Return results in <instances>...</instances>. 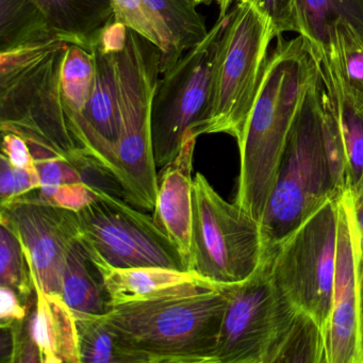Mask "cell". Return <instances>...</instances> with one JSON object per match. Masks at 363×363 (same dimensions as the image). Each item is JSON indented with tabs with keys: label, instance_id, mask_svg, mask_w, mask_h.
Returning <instances> with one entry per match:
<instances>
[{
	"label": "cell",
	"instance_id": "cell-1",
	"mask_svg": "<svg viewBox=\"0 0 363 363\" xmlns=\"http://www.w3.org/2000/svg\"><path fill=\"white\" fill-rule=\"evenodd\" d=\"M226 306L225 286L199 280L105 316L124 363H214Z\"/></svg>",
	"mask_w": 363,
	"mask_h": 363
},
{
	"label": "cell",
	"instance_id": "cell-2",
	"mask_svg": "<svg viewBox=\"0 0 363 363\" xmlns=\"http://www.w3.org/2000/svg\"><path fill=\"white\" fill-rule=\"evenodd\" d=\"M344 193L343 160L325 121L323 82L316 69L286 140L260 220L264 254L327 201L341 199Z\"/></svg>",
	"mask_w": 363,
	"mask_h": 363
},
{
	"label": "cell",
	"instance_id": "cell-3",
	"mask_svg": "<svg viewBox=\"0 0 363 363\" xmlns=\"http://www.w3.org/2000/svg\"><path fill=\"white\" fill-rule=\"evenodd\" d=\"M316 71L305 40L277 37L238 146L235 203L260 223L275 184L286 140Z\"/></svg>",
	"mask_w": 363,
	"mask_h": 363
},
{
	"label": "cell",
	"instance_id": "cell-4",
	"mask_svg": "<svg viewBox=\"0 0 363 363\" xmlns=\"http://www.w3.org/2000/svg\"><path fill=\"white\" fill-rule=\"evenodd\" d=\"M69 42L52 35L0 52V127L26 140L35 161L78 152L61 97Z\"/></svg>",
	"mask_w": 363,
	"mask_h": 363
},
{
	"label": "cell",
	"instance_id": "cell-5",
	"mask_svg": "<svg viewBox=\"0 0 363 363\" xmlns=\"http://www.w3.org/2000/svg\"><path fill=\"white\" fill-rule=\"evenodd\" d=\"M121 135L116 152V182L122 197L152 211L159 177L152 141V108L161 75V50L128 28L126 43L116 50Z\"/></svg>",
	"mask_w": 363,
	"mask_h": 363
},
{
	"label": "cell",
	"instance_id": "cell-6",
	"mask_svg": "<svg viewBox=\"0 0 363 363\" xmlns=\"http://www.w3.org/2000/svg\"><path fill=\"white\" fill-rule=\"evenodd\" d=\"M214 74L209 118L201 135L227 133L240 141L276 38L272 21L252 0L230 10Z\"/></svg>",
	"mask_w": 363,
	"mask_h": 363
},
{
	"label": "cell",
	"instance_id": "cell-7",
	"mask_svg": "<svg viewBox=\"0 0 363 363\" xmlns=\"http://www.w3.org/2000/svg\"><path fill=\"white\" fill-rule=\"evenodd\" d=\"M192 201L189 271L218 286L247 279L264 256L260 223L225 201L201 173L193 180Z\"/></svg>",
	"mask_w": 363,
	"mask_h": 363
},
{
	"label": "cell",
	"instance_id": "cell-8",
	"mask_svg": "<svg viewBox=\"0 0 363 363\" xmlns=\"http://www.w3.org/2000/svg\"><path fill=\"white\" fill-rule=\"evenodd\" d=\"M230 16L229 11L218 16L205 39L182 55L157 84L152 108L157 167L164 169L175 159L189 130L201 135L209 118L216 62Z\"/></svg>",
	"mask_w": 363,
	"mask_h": 363
},
{
	"label": "cell",
	"instance_id": "cell-9",
	"mask_svg": "<svg viewBox=\"0 0 363 363\" xmlns=\"http://www.w3.org/2000/svg\"><path fill=\"white\" fill-rule=\"evenodd\" d=\"M341 199L327 201L264 254L280 292L297 309L311 315L323 331L333 306Z\"/></svg>",
	"mask_w": 363,
	"mask_h": 363
},
{
	"label": "cell",
	"instance_id": "cell-10",
	"mask_svg": "<svg viewBox=\"0 0 363 363\" xmlns=\"http://www.w3.org/2000/svg\"><path fill=\"white\" fill-rule=\"evenodd\" d=\"M77 213L80 241L91 261L118 269L161 267L189 271L178 248L152 216L99 188L92 203Z\"/></svg>",
	"mask_w": 363,
	"mask_h": 363
},
{
	"label": "cell",
	"instance_id": "cell-11",
	"mask_svg": "<svg viewBox=\"0 0 363 363\" xmlns=\"http://www.w3.org/2000/svg\"><path fill=\"white\" fill-rule=\"evenodd\" d=\"M225 289L227 306L214 363H267L298 310L274 282L269 256L247 279Z\"/></svg>",
	"mask_w": 363,
	"mask_h": 363
},
{
	"label": "cell",
	"instance_id": "cell-12",
	"mask_svg": "<svg viewBox=\"0 0 363 363\" xmlns=\"http://www.w3.org/2000/svg\"><path fill=\"white\" fill-rule=\"evenodd\" d=\"M0 223L20 238L38 286L62 298L65 261L72 244L80 239L76 211L26 195L1 206Z\"/></svg>",
	"mask_w": 363,
	"mask_h": 363
},
{
	"label": "cell",
	"instance_id": "cell-13",
	"mask_svg": "<svg viewBox=\"0 0 363 363\" xmlns=\"http://www.w3.org/2000/svg\"><path fill=\"white\" fill-rule=\"evenodd\" d=\"M324 339L327 363H362L359 345L356 227L346 193L339 205L333 306Z\"/></svg>",
	"mask_w": 363,
	"mask_h": 363
},
{
	"label": "cell",
	"instance_id": "cell-14",
	"mask_svg": "<svg viewBox=\"0 0 363 363\" xmlns=\"http://www.w3.org/2000/svg\"><path fill=\"white\" fill-rule=\"evenodd\" d=\"M91 50L96 63L94 88L82 113L69 122V130L78 150L116 182L121 135L116 50H106L97 42H93Z\"/></svg>",
	"mask_w": 363,
	"mask_h": 363
},
{
	"label": "cell",
	"instance_id": "cell-15",
	"mask_svg": "<svg viewBox=\"0 0 363 363\" xmlns=\"http://www.w3.org/2000/svg\"><path fill=\"white\" fill-rule=\"evenodd\" d=\"M323 82L325 121L343 160L345 192L363 189V109L352 105L341 82L339 56L314 61Z\"/></svg>",
	"mask_w": 363,
	"mask_h": 363
},
{
	"label": "cell",
	"instance_id": "cell-16",
	"mask_svg": "<svg viewBox=\"0 0 363 363\" xmlns=\"http://www.w3.org/2000/svg\"><path fill=\"white\" fill-rule=\"evenodd\" d=\"M197 135L189 130L179 152L159 178L154 218L189 264L192 237L193 156Z\"/></svg>",
	"mask_w": 363,
	"mask_h": 363
},
{
	"label": "cell",
	"instance_id": "cell-17",
	"mask_svg": "<svg viewBox=\"0 0 363 363\" xmlns=\"http://www.w3.org/2000/svg\"><path fill=\"white\" fill-rule=\"evenodd\" d=\"M35 294L21 322L27 339L37 348L42 363H80L73 310L61 297L44 292L35 281Z\"/></svg>",
	"mask_w": 363,
	"mask_h": 363
},
{
	"label": "cell",
	"instance_id": "cell-18",
	"mask_svg": "<svg viewBox=\"0 0 363 363\" xmlns=\"http://www.w3.org/2000/svg\"><path fill=\"white\" fill-rule=\"evenodd\" d=\"M298 35L314 61L339 45L337 27H350L363 40V0H297Z\"/></svg>",
	"mask_w": 363,
	"mask_h": 363
},
{
	"label": "cell",
	"instance_id": "cell-19",
	"mask_svg": "<svg viewBox=\"0 0 363 363\" xmlns=\"http://www.w3.org/2000/svg\"><path fill=\"white\" fill-rule=\"evenodd\" d=\"M103 282L110 305L152 298L182 284L205 280L190 271L161 267L118 269L92 261Z\"/></svg>",
	"mask_w": 363,
	"mask_h": 363
},
{
	"label": "cell",
	"instance_id": "cell-20",
	"mask_svg": "<svg viewBox=\"0 0 363 363\" xmlns=\"http://www.w3.org/2000/svg\"><path fill=\"white\" fill-rule=\"evenodd\" d=\"M57 37L90 50L114 18L110 0H33Z\"/></svg>",
	"mask_w": 363,
	"mask_h": 363
},
{
	"label": "cell",
	"instance_id": "cell-21",
	"mask_svg": "<svg viewBox=\"0 0 363 363\" xmlns=\"http://www.w3.org/2000/svg\"><path fill=\"white\" fill-rule=\"evenodd\" d=\"M92 261L80 239L72 244L62 277L63 301L73 311L105 314L110 303L101 278L91 271Z\"/></svg>",
	"mask_w": 363,
	"mask_h": 363
},
{
	"label": "cell",
	"instance_id": "cell-22",
	"mask_svg": "<svg viewBox=\"0 0 363 363\" xmlns=\"http://www.w3.org/2000/svg\"><path fill=\"white\" fill-rule=\"evenodd\" d=\"M150 13L165 29L173 43L176 59L201 43L208 33L197 0H144Z\"/></svg>",
	"mask_w": 363,
	"mask_h": 363
},
{
	"label": "cell",
	"instance_id": "cell-23",
	"mask_svg": "<svg viewBox=\"0 0 363 363\" xmlns=\"http://www.w3.org/2000/svg\"><path fill=\"white\" fill-rule=\"evenodd\" d=\"M327 363L324 331L306 312L297 310L267 357V363Z\"/></svg>",
	"mask_w": 363,
	"mask_h": 363
},
{
	"label": "cell",
	"instance_id": "cell-24",
	"mask_svg": "<svg viewBox=\"0 0 363 363\" xmlns=\"http://www.w3.org/2000/svg\"><path fill=\"white\" fill-rule=\"evenodd\" d=\"M96 63L92 50L69 44L61 69V97L67 121L75 120L86 107L94 88Z\"/></svg>",
	"mask_w": 363,
	"mask_h": 363
},
{
	"label": "cell",
	"instance_id": "cell-25",
	"mask_svg": "<svg viewBox=\"0 0 363 363\" xmlns=\"http://www.w3.org/2000/svg\"><path fill=\"white\" fill-rule=\"evenodd\" d=\"M52 35L45 16L33 0H0V52Z\"/></svg>",
	"mask_w": 363,
	"mask_h": 363
},
{
	"label": "cell",
	"instance_id": "cell-26",
	"mask_svg": "<svg viewBox=\"0 0 363 363\" xmlns=\"http://www.w3.org/2000/svg\"><path fill=\"white\" fill-rule=\"evenodd\" d=\"M80 363H124L105 314L73 311Z\"/></svg>",
	"mask_w": 363,
	"mask_h": 363
},
{
	"label": "cell",
	"instance_id": "cell-27",
	"mask_svg": "<svg viewBox=\"0 0 363 363\" xmlns=\"http://www.w3.org/2000/svg\"><path fill=\"white\" fill-rule=\"evenodd\" d=\"M114 21L125 25L154 43L161 50V75L176 62L171 38L152 16L144 0H110Z\"/></svg>",
	"mask_w": 363,
	"mask_h": 363
},
{
	"label": "cell",
	"instance_id": "cell-28",
	"mask_svg": "<svg viewBox=\"0 0 363 363\" xmlns=\"http://www.w3.org/2000/svg\"><path fill=\"white\" fill-rule=\"evenodd\" d=\"M0 286L16 291L25 303L35 294V278L22 242L3 223H0Z\"/></svg>",
	"mask_w": 363,
	"mask_h": 363
},
{
	"label": "cell",
	"instance_id": "cell-29",
	"mask_svg": "<svg viewBox=\"0 0 363 363\" xmlns=\"http://www.w3.org/2000/svg\"><path fill=\"white\" fill-rule=\"evenodd\" d=\"M339 67L345 94L357 109H363V40L350 27H337Z\"/></svg>",
	"mask_w": 363,
	"mask_h": 363
},
{
	"label": "cell",
	"instance_id": "cell-30",
	"mask_svg": "<svg viewBox=\"0 0 363 363\" xmlns=\"http://www.w3.org/2000/svg\"><path fill=\"white\" fill-rule=\"evenodd\" d=\"M252 3L269 16L276 38L286 33L298 35L297 0H252Z\"/></svg>",
	"mask_w": 363,
	"mask_h": 363
},
{
	"label": "cell",
	"instance_id": "cell-31",
	"mask_svg": "<svg viewBox=\"0 0 363 363\" xmlns=\"http://www.w3.org/2000/svg\"><path fill=\"white\" fill-rule=\"evenodd\" d=\"M1 135H3L1 155H4L14 167L26 169H37L33 152L24 138L13 133H1Z\"/></svg>",
	"mask_w": 363,
	"mask_h": 363
},
{
	"label": "cell",
	"instance_id": "cell-32",
	"mask_svg": "<svg viewBox=\"0 0 363 363\" xmlns=\"http://www.w3.org/2000/svg\"><path fill=\"white\" fill-rule=\"evenodd\" d=\"M0 327L12 326L26 318L29 303H25L11 288L0 286Z\"/></svg>",
	"mask_w": 363,
	"mask_h": 363
},
{
	"label": "cell",
	"instance_id": "cell-33",
	"mask_svg": "<svg viewBox=\"0 0 363 363\" xmlns=\"http://www.w3.org/2000/svg\"><path fill=\"white\" fill-rule=\"evenodd\" d=\"M0 162V203L1 206H7L16 201L13 167L4 155H1Z\"/></svg>",
	"mask_w": 363,
	"mask_h": 363
},
{
	"label": "cell",
	"instance_id": "cell-34",
	"mask_svg": "<svg viewBox=\"0 0 363 363\" xmlns=\"http://www.w3.org/2000/svg\"><path fill=\"white\" fill-rule=\"evenodd\" d=\"M350 197V207L356 227L357 247L363 256V189L356 193L345 192Z\"/></svg>",
	"mask_w": 363,
	"mask_h": 363
},
{
	"label": "cell",
	"instance_id": "cell-35",
	"mask_svg": "<svg viewBox=\"0 0 363 363\" xmlns=\"http://www.w3.org/2000/svg\"><path fill=\"white\" fill-rule=\"evenodd\" d=\"M357 244V237H356ZM357 279H358L359 345L363 363V256L357 247Z\"/></svg>",
	"mask_w": 363,
	"mask_h": 363
},
{
	"label": "cell",
	"instance_id": "cell-36",
	"mask_svg": "<svg viewBox=\"0 0 363 363\" xmlns=\"http://www.w3.org/2000/svg\"><path fill=\"white\" fill-rule=\"evenodd\" d=\"M218 4L220 14L218 16H224L230 11L231 5L235 3V0H216Z\"/></svg>",
	"mask_w": 363,
	"mask_h": 363
},
{
	"label": "cell",
	"instance_id": "cell-37",
	"mask_svg": "<svg viewBox=\"0 0 363 363\" xmlns=\"http://www.w3.org/2000/svg\"><path fill=\"white\" fill-rule=\"evenodd\" d=\"M210 0H197V3L203 4V3H209Z\"/></svg>",
	"mask_w": 363,
	"mask_h": 363
}]
</instances>
